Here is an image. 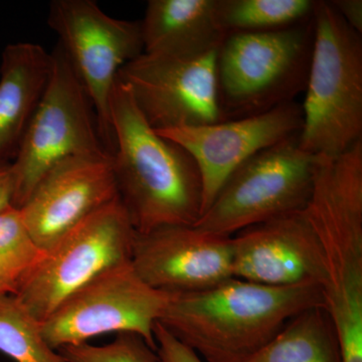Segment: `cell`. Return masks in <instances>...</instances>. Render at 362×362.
Here are the masks:
<instances>
[{
  "instance_id": "obj_1",
  "label": "cell",
  "mask_w": 362,
  "mask_h": 362,
  "mask_svg": "<svg viewBox=\"0 0 362 362\" xmlns=\"http://www.w3.org/2000/svg\"><path fill=\"white\" fill-rule=\"evenodd\" d=\"M118 199L133 228L194 226L202 214L201 173L192 156L145 120L127 86L116 80L111 98Z\"/></svg>"
},
{
  "instance_id": "obj_2",
  "label": "cell",
  "mask_w": 362,
  "mask_h": 362,
  "mask_svg": "<svg viewBox=\"0 0 362 362\" xmlns=\"http://www.w3.org/2000/svg\"><path fill=\"white\" fill-rule=\"evenodd\" d=\"M317 306L325 307L319 285L274 287L233 277L204 291L171 294L158 322L204 362H240Z\"/></svg>"
},
{
  "instance_id": "obj_3",
  "label": "cell",
  "mask_w": 362,
  "mask_h": 362,
  "mask_svg": "<svg viewBox=\"0 0 362 362\" xmlns=\"http://www.w3.org/2000/svg\"><path fill=\"white\" fill-rule=\"evenodd\" d=\"M305 214L324 259L325 308L342 362H362V141L334 156H315Z\"/></svg>"
},
{
  "instance_id": "obj_4",
  "label": "cell",
  "mask_w": 362,
  "mask_h": 362,
  "mask_svg": "<svg viewBox=\"0 0 362 362\" xmlns=\"http://www.w3.org/2000/svg\"><path fill=\"white\" fill-rule=\"evenodd\" d=\"M305 89L301 148L334 156L362 141V39L333 8L317 1Z\"/></svg>"
},
{
  "instance_id": "obj_5",
  "label": "cell",
  "mask_w": 362,
  "mask_h": 362,
  "mask_svg": "<svg viewBox=\"0 0 362 362\" xmlns=\"http://www.w3.org/2000/svg\"><path fill=\"white\" fill-rule=\"evenodd\" d=\"M313 40V18L283 30L226 35L216 57L223 122L294 102L306 89Z\"/></svg>"
},
{
  "instance_id": "obj_6",
  "label": "cell",
  "mask_w": 362,
  "mask_h": 362,
  "mask_svg": "<svg viewBox=\"0 0 362 362\" xmlns=\"http://www.w3.org/2000/svg\"><path fill=\"white\" fill-rule=\"evenodd\" d=\"M51 57L44 95L11 164L16 209L25 204L39 181L59 161L110 154L100 138L92 102L59 42Z\"/></svg>"
},
{
  "instance_id": "obj_7",
  "label": "cell",
  "mask_w": 362,
  "mask_h": 362,
  "mask_svg": "<svg viewBox=\"0 0 362 362\" xmlns=\"http://www.w3.org/2000/svg\"><path fill=\"white\" fill-rule=\"evenodd\" d=\"M136 230L117 199L99 209L45 252L14 293L42 323L71 295L102 273L132 257Z\"/></svg>"
},
{
  "instance_id": "obj_8",
  "label": "cell",
  "mask_w": 362,
  "mask_h": 362,
  "mask_svg": "<svg viewBox=\"0 0 362 362\" xmlns=\"http://www.w3.org/2000/svg\"><path fill=\"white\" fill-rule=\"evenodd\" d=\"M299 136L240 164L194 226L202 233L230 238L249 226L303 211L313 187L315 156L301 148Z\"/></svg>"
},
{
  "instance_id": "obj_9",
  "label": "cell",
  "mask_w": 362,
  "mask_h": 362,
  "mask_svg": "<svg viewBox=\"0 0 362 362\" xmlns=\"http://www.w3.org/2000/svg\"><path fill=\"white\" fill-rule=\"evenodd\" d=\"M47 25L58 35L89 96L105 148H115L111 98L117 75L144 52L141 21L117 20L93 0H52Z\"/></svg>"
},
{
  "instance_id": "obj_10",
  "label": "cell",
  "mask_w": 362,
  "mask_h": 362,
  "mask_svg": "<svg viewBox=\"0 0 362 362\" xmlns=\"http://www.w3.org/2000/svg\"><path fill=\"white\" fill-rule=\"evenodd\" d=\"M170 293L154 289L136 273L132 263L109 269L59 305L42 323L52 349L86 343L107 333H135L156 351L154 326Z\"/></svg>"
},
{
  "instance_id": "obj_11",
  "label": "cell",
  "mask_w": 362,
  "mask_h": 362,
  "mask_svg": "<svg viewBox=\"0 0 362 362\" xmlns=\"http://www.w3.org/2000/svg\"><path fill=\"white\" fill-rule=\"evenodd\" d=\"M218 51L182 57L143 52L119 71L117 80L129 88L145 120L156 131L223 122Z\"/></svg>"
},
{
  "instance_id": "obj_12",
  "label": "cell",
  "mask_w": 362,
  "mask_h": 362,
  "mask_svg": "<svg viewBox=\"0 0 362 362\" xmlns=\"http://www.w3.org/2000/svg\"><path fill=\"white\" fill-rule=\"evenodd\" d=\"M302 126L303 112L294 101L247 118L156 132L178 143L194 159L202 176L204 214L240 164L300 134Z\"/></svg>"
},
{
  "instance_id": "obj_13",
  "label": "cell",
  "mask_w": 362,
  "mask_h": 362,
  "mask_svg": "<svg viewBox=\"0 0 362 362\" xmlns=\"http://www.w3.org/2000/svg\"><path fill=\"white\" fill-rule=\"evenodd\" d=\"M117 199L111 154L71 156L45 173L18 209L35 244L45 252Z\"/></svg>"
},
{
  "instance_id": "obj_14",
  "label": "cell",
  "mask_w": 362,
  "mask_h": 362,
  "mask_svg": "<svg viewBox=\"0 0 362 362\" xmlns=\"http://www.w3.org/2000/svg\"><path fill=\"white\" fill-rule=\"evenodd\" d=\"M131 263L154 289L194 293L233 278L230 238L209 235L194 226H168L136 233Z\"/></svg>"
},
{
  "instance_id": "obj_15",
  "label": "cell",
  "mask_w": 362,
  "mask_h": 362,
  "mask_svg": "<svg viewBox=\"0 0 362 362\" xmlns=\"http://www.w3.org/2000/svg\"><path fill=\"white\" fill-rule=\"evenodd\" d=\"M230 240L235 278L274 287H325L322 252L304 209L249 226Z\"/></svg>"
},
{
  "instance_id": "obj_16",
  "label": "cell",
  "mask_w": 362,
  "mask_h": 362,
  "mask_svg": "<svg viewBox=\"0 0 362 362\" xmlns=\"http://www.w3.org/2000/svg\"><path fill=\"white\" fill-rule=\"evenodd\" d=\"M51 52L42 45H6L0 65V168L11 165L47 87Z\"/></svg>"
},
{
  "instance_id": "obj_17",
  "label": "cell",
  "mask_w": 362,
  "mask_h": 362,
  "mask_svg": "<svg viewBox=\"0 0 362 362\" xmlns=\"http://www.w3.org/2000/svg\"><path fill=\"white\" fill-rule=\"evenodd\" d=\"M218 0H150L141 21L144 52L197 56L218 51L226 33Z\"/></svg>"
},
{
  "instance_id": "obj_18",
  "label": "cell",
  "mask_w": 362,
  "mask_h": 362,
  "mask_svg": "<svg viewBox=\"0 0 362 362\" xmlns=\"http://www.w3.org/2000/svg\"><path fill=\"white\" fill-rule=\"evenodd\" d=\"M240 362H342L334 326L324 306L292 318L270 341Z\"/></svg>"
},
{
  "instance_id": "obj_19",
  "label": "cell",
  "mask_w": 362,
  "mask_h": 362,
  "mask_svg": "<svg viewBox=\"0 0 362 362\" xmlns=\"http://www.w3.org/2000/svg\"><path fill=\"white\" fill-rule=\"evenodd\" d=\"M313 0H218V18L226 35L283 30L311 20Z\"/></svg>"
},
{
  "instance_id": "obj_20",
  "label": "cell",
  "mask_w": 362,
  "mask_h": 362,
  "mask_svg": "<svg viewBox=\"0 0 362 362\" xmlns=\"http://www.w3.org/2000/svg\"><path fill=\"white\" fill-rule=\"evenodd\" d=\"M0 352L16 362H68L45 341L42 323L14 294L0 295Z\"/></svg>"
},
{
  "instance_id": "obj_21",
  "label": "cell",
  "mask_w": 362,
  "mask_h": 362,
  "mask_svg": "<svg viewBox=\"0 0 362 362\" xmlns=\"http://www.w3.org/2000/svg\"><path fill=\"white\" fill-rule=\"evenodd\" d=\"M45 252L28 232L20 209L13 206L0 211V264L20 281L39 263Z\"/></svg>"
},
{
  "instance_id": "obj_22",
  "label": "cell",
  "mask_w": 362,
  "mask_h": 362,
  "mask_svg": "<svg viewBox=\"0 0 362 362\" xmlns=\"http://www.w3.org/2000/svg\"><path fill=\"white\" fill-rule=\"evenodd\" d=\"M68 362H160L156 350L135 333H118L108 344L81 343L58 349Z\"/></svg>"
},
{
  "instance_id": "obj_23",
  "label": "cell",
  "mask_w": 362,
  "mask_h": 362,
  "mask_svg": "<svg viewBox=\"0 0 362 362\" xmlns=\"http://www.w3.org/2000/svg\"><path fill=\"white\" fill-rule=\"evenodd\" d=\"M153 334L160 362H204L194 350L181 342L160 322L154 326Z\"/></svg>"
},
{
  "instance_id": "obj_24",
  "label": "cell",
  "mask_w": 362,
  "mask_h": 362,
  "mask_svg": "<svg viewBox=\"0 0 362 362\" xmlns=\"http://www.w3.org/2000/svg\"><path fill=\"white\" fill-rule=\"evenodd\" d=\"M333 8L357 33H362V1L361 0H334L329 1Z\"/></svg>"
},
{
  "instance_id": "obj_25",
  "label": "cell",
  "mask_w": 362,
  "mask_h": 362,
  "mask_svg": "<svg viewBox=\"0 0 362 362\" xmlns=\"http://www.w3.org/2000/svg\"><path fill=\"white\" fill-rule=\"evenodd\" d=\"M13 190L11 165L0 168V211L13 206Z\"/></svg>"
},
{
  "instance_id": "obj_26",
  "label": "cell",
  "mask_w": 362,
  "mask_h": 362,
  "mask_svg": "<svg viewBox=\"0 0 362 362\" xmlns=\"http://www.w3.org/2000/svg\"><path fill=\"white\" fill-rule=\"evenodd\" d=\"M20 279L13 272L0 264V295L14 294L18 289Z\"/></svg>"
}]
</instances>
